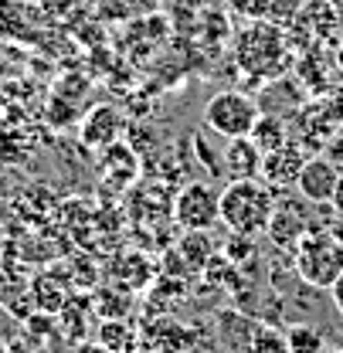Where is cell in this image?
Segmentation results:
<instances>
[{
	"label": "cell",
	"instance_id": "7a4b0ae2",
	"mask_svg": "<svg viewBox=\"0 0 343 353\" xmlns=\"http://www.w3.org/2000/svg\"><path fill=\"white\" fill-rule=\"evenodd\" d=\"M275 208V187L265 180H228L221 187V224L231 234L255 238L265 231Z\"/></svg>",
	"mask_w": 343,
	"mask_h": 353
},
{
	"label": "cell",
	"instance_id": "83f0119b",
	"mask_svg": "<svg viewBox=\"0 0 343 353\" xmlns=\"http://www.w3.org/2000/svg\"><path fill=\"white\" fill-rule=\"evenodd\" d=\"M133 353H150V350H133Z\"/></svg>",
	"mask_w": 343,
	"mask_h": 353
},
{
	"label": "cell",
	"instance_id": "8992f818",
	"mask_svg": "<svg viewBox=\"0 0 343 353\" xmlns=\"http://www.w3.org/2000/svg\"><path fill=\"white\" fill-rule=\"evenodd\" d=\"M265 234L275 248L282 252H296L302 238L309 234V214L296 197H275V208H272V218L265 224Z\"/></svg>",
	"mask_w": 343,
	"mask_h": 353
},
{
	"label": "cell",
	"instance_id": "2e32d148",
	"mask_svg": "<svg viewBox=\"0 0 343 353\" xmlns=\"http://www.w3.org/2000/svg\"><path fill=\"white\" fill-rule=\"evenodd\" d=\"M136 153L123 146V143H112V146H106V180H112V183H119V187H126L129 180L136 176Z\"/></svg>",
	"mask_w": 343,
	"mask_h": 353
},
{
	"label": "cell",
	"instance_id": "5b68a950",
	"mask_svg": "<svg viewBox=\"0 0 343 353\" xmlns=\"http://www.w3.org/2000/svg\"><path fill=\"white\" fill-rule=\"evenodd\" d=\"M173 221L184 231H211L221 221V190L215 183H184L173 194Z\"/></svg>",
	"mask_w": 343,
	"mask_h": 353
},
{
	"label": "cell",
	"instance_id": "7402d4cb",
	"mask_svg": "<svg viewBox=\"0 0 343 353\" xmlns=\"http://www.w3.org/2000/svg\"><path fill=\"white\" fill-rule=\"evenodd\" d=\"M35 296H38V306H44V309H61L65 306V292H61V289H55L48 279L35 285Z\"/></svg>",
	"mask_w": 343,
	"mask_h": 353
},
{
	"label": "cell",
	"instance_id": "4fadbf2b",
	"mask_svg": "<svg viewBox=\"0 0 343 353\" xmlns=\"http://www.w3.org/2000/svg\"><path fill=\"white\" fill-rule=\"evenodd\" d=\"M258 323L245 312H235V309H224L217 316V336L221 343L228 347V353H245L252 347V336H255Z\"/></svg>",
	"mask_w": 343,
	"mask_h": 353
},
{
	"label": "cell",
	"instance_id": "d4e9b609",
	"mask_svg": "<svg viewBox=\"0 0 343 353\" xmlns=\"http://www.w3.org/2000/svg\"><path fill=\"white\" fill-rule=\"evenodd\" d=\"M333 7H337V14H340V24H343V0H330Z\"/></svg>",
	"mask_w": 343,
	"mask_h": 353
},
{
	"label": "cell",
	"instance_id": "e0dca14e",
	"mask_svg": "<svg viewBox=\"0 0 343 353\" xmlns=\"http://www.w3.org/2000/svg\"><path fill=\"white\" fill-rule=\"evenodd\" d=\"M252 139H255V146L262 153H272V150H279L286 139H289V130H286V119L282 116H275V112H262L255 123V130H252Z\"/></svg>",
	"mask_w": 343,
	"mask_h": 353
},
{
	"label": "cell",
	"instance_id": "3957f363",
	"mask_svg": "<svg viewBox=\"0 0 343 353\" xmlns=\"http://www.w3.org/2000/svg\"><path fill=\"white\" fill-rule=\"evenodd\" d=\"M293 255H296L300 279L313 289H330L343 272V245L330 231H309Z\"/></svg>",
	"mask_w": 343,
	"mask_h": 353
},
{
	"label": "cell",
	"instance_id": "52a82bcc",
	"mask_svg": "<svg viewBox=\"0 0 343 353\" xmlns=\"http://www.w3.org/2000/svg\"><path fill=\"white\" fill-rule=\"evenodd\" d=\"M337 183H340V167L326 153H313L302 163L300 176H296V190H300L302 201H309V204H330Z\"/></svg>",
	"mask_w": 343,
	"mask_h": 353
},
{
	"label": "cell",
	"instance_id": "ffe728a7",
	"mask_svg": "<svg viewBox=\"0 0 343 353\" xmlns=\"http://www.w3.org/2000/svg\"><path fill=\"white\" fill-rule=\"evenodd\" d=\"M245 353H289L286 333L275 330V326H258L255 336H252V347Z\"/></svg>",
	"mask_w": 343,
	"mask_h": 353
},
{
	"label": "cell",
	"instance_id": "30bf717a",
	"mask_svg": "<svg viewBox=\"0 0 343 353\" xmlns=\"http://www.w3.org/2000/svg\"><path fill=\"white\" fill-rule=\"evenodd\" d=\"M139 340L150 347V353H187L194 347V330L190 326H180L173 319H153Z\"/></svg>",
	"mask_w": 343,
	"mask_h": 353
},
{
	"label": "cell",
	"instance_id": "7c38bea8",
	"mask_svg": "<svg viewBox=\"0 0 343 353\" xmlns=\"http://www.w3.org/2000/svg\"><path fill=\"white\" fill-rule=\"evenodd\" d=\"M119 132H123V116H119L116 105L92 109L86 116V123H82V139H86L88 146H99V150L119 143Z\"/></svg>",
	"mask_w": 343,
	"mask_h": 353
},
{
	"label": "cell",
	"instance_id": "cb8c5ba5",
	"mask_svg": "<svg viewBox=\"0 0 343 353\" xmlns=\"http://www.w3.org/2000/svg\"><path fill=\"white\" fill-rule=\"evenodd\" d=\"M330 208H333V214H337V218H343V174H340L337 190H333V197H330Z\"/></svg>",
	"mask_w": 343,
	"mask_h": 353
},
{
	"label": "cell",
	"instance_id": "d6986e66",
	"mask_svg": "<svg viewBox=\"0 0 343 353\" xmlns=\"http://www.w3.org/2000/svg\"><path fill=\"white\" fill-rule=\"evenodd\" d=\"M286 343H289V353H323L326 350V340L316 326L309 323H293L286 330Z\"/></svg>",
	"mask_w": 343,
	"mask_h": 353
},
{
	"label": "cell",
	"instance_id": "603a6c76",
	"mask_svg": "<svg viewBox=\"0 0 343 353\" xmlns=\"http://www.w3.org/2000/svg\"><path fill=\"white\" fill-rule=\"evenodd\" d=\"M330 299H333V306H337V312L343 316V272L337 275V282L330 285Z\"/></svg>",
	"mask_w": 343,
	"mask_h": 353
},
{
	"label": "cell",
	"instance_id": "5bb4252c",
	"mask_svg": "<svg viewBox=\"0 0 343 353\" xmlns=\"http://www.w3.org/2000/svg\"><path fill=\"white\" fill-rule=\"evenodd\" d=\"M177 255L190 272H204L211 265V259H215L208 231H184V238L177 241Z\"/></svg>",
	"mask_w": 343,
	"mask_h": 353
},
{
	"label": "cell",
	"instance_id": "9a60e30c",
	"mask_svg": "<svg viewBox=\"0 0 343 353\" xmlns=\"http://www.w3.org/2000/svg\"><path fill=\"white\" fill-rule=\"evenodd\" d=\"M139 330H133L126 319H106L99 326V347H106L109 353H133L139 350Z\"/></svg>",
	"mask_w": 343,
	"mask_h": 353
},
{
	"label": "cell",
	"instance_id": "484cf974",
	"mask_svg": "<svg viewBox=\"0 0 343 353\" xmlns=\"http://www.w3.org/2000/svg\"><path fill=\"white\" fill-rule=\"evenodd\" d=\"M323 353H343V347H326Z\"/></svg>",
	"mask_w": 343,
	"mask_h": 353
},
{
	"label": "cell",
	"instance_id": "ba28073f",
	"mask_svg": "<svg viewBox=\"0 0 343 353\" xmlns=\"http://www.w3.org/2000/svg\"><path fill=\"white\" fill-rule=\"evenodd\" d=\"M313 153L302 146L300 139H286L279 150H272V153H265L262 157V180L268 183V187H289V183H296V176H300L302 163L309 160Z\"/></svg>",
	"mask_w": 343,
	"mask_h": 353
},
{
	"label": "cell",
	"instance_id": "6da1fadb",
	"mask_svg": "<svg viewBox=\"0 0 343 353\" xmlns=\"http://www.w3.org/2000/svg\"><path fill=\"white\" fill-rule=\"evenodd\" d=\"M235 65L252 85L282 82L293 68V44L286 38L282 24L272 21H245L238 34L231 38Z\"/></svg>",
	"mask_w": 343,
	"mask_h": 353
},
{
	"label": "cell",
	"instance_id": "44dd1931",
	"mask_svg": "<svg viewBox=\"0 0 343 353\" xmlns=\"http://www.w3.org/2000/svg\"><path fill=\"white\" fill-rule=\"evenodd\" d=\"M248 255H255L252 238H248V234H231L228 245H224V259H231V262H245Z\"/></svg>",
	"mask_w": 343,
	"mask_h": 353
},
{
	"label": "cell",
	"instance_id": "277c9868",
	"mask_svg": "<svg viewBox=\"0 0 343 353\" xmlns=\"http://www.w3.org/2000/svg\"><path fill=\"white\" fill-rule=\"evenodd\" d=\"M258 116H262L258 102L252 95L238 92V88L217 92V95L208 99V105H204V126L211 132H217V136H224V139L252 136Z\"/></svg>",
	"mask_w": 343,
	"mask_h": 353
},
{
	"label": "cell",
	"instance_id": "9c48e42d",
	"mask_svg": "<svg viewBox=\"0 0 343 353\" xmlns=\"http://www.w3.org/2000/svg\"><path fill=\"white\" fill-rule=\"evenodd\" d=\"M262 150L255 146L252 136H238L228 139L224 153H221V167L228 180H262Z\"/></svg>",
	"mask_w": 343,
	"mask_h": 353
},
{
	"label": "cell",
	"instance_id": "ac0fdd59",
	"mask_svg": "<svg viewBox=\"0 0 343 353\" xmlns=\"http://www.w3.org/2000/svg\"><path fill=\"white\" fill-rule=\"evenodd\" d=\"M133 296H129L126 289H119V285H106V289H99L95 292V312L102 316V319H126L129 312H133Z\"/></svg>",
	"mask_w": 343,
	"mask_h": 353
},
{
	"label": "cell",
	"instance_id": "8fae6325",
	"mask_svg": "<svg viewBox=\"0 0 343 353\" xmlns=\"http://www.w3.org/2000/svg\"><path fill=\"white\" fill-rule=\"evenodd\" d=\"M228 10H235L245 21H272V24H289L302 7V0H224Z\"/></svg>",
	"mask_w": 343,
	"mask_h": 353
},
{
	"label": "cell",
	"instance_id": "4316f807",
	"mask_svg": "<svg viewBox=\"0 0 343 353\" xmlns=\"http://www.w3.org/2000/svg\"><path fill=\"white\" fill-rule=\"evenodd\" d=\"M337 58H340V65H343V48H340V51H337Z\"/></svg>",
	"mask_w": 343,
	"mask_h": 353
}]
</instances>
